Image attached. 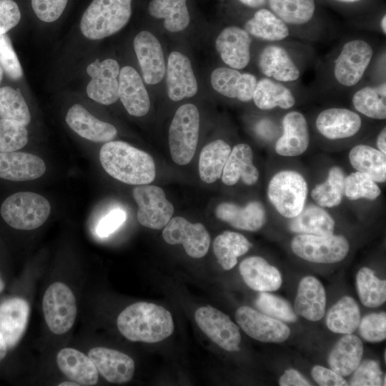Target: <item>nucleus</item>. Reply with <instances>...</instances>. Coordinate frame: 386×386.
<instances>
[{
  "mask_svg": "<svg viewBox=\"0 0 386 386\" xmlns=\"http://www.w3.org/2000/svg\"><path fill=\"white\" fill-rule=\"evenodd\" d=\"M239 269L245 284L255 291L272 292L281 287V273L261 257L244 259Z\"/></svg>",
  "mask_w": 386,
  "mask_h": 386,
  "instance_id": "obj_27",
  "label": "nucleus"
},
{
  "mask_svg": "<svg viewBox=\"0 0 386 386\" xmlns=\"http://www.w3.org/2000/svg\"><path fill=\"white\" fill-rule=\"evenodd\" d=\"M0 66L13 80H18L22 77L21 64L13 49L11 41L6 34L0 35Z\"/></svg>",
  "mask_w": 386,
  "mask_h": 386,
  "instance_id": "obj_51",
  "label": "nucleus"
},
{
  "mask_svg": "<svg viewBox=\"0 0 386 386\" xmlns=\"http://www.w3.org/2000/svg\"><path fill=\"white\" fill-rule=\"evenodd\" d=\"M307 195V182L295 171L277 173L268 185L267 196L270 202L280 214L287 218H293L301 212Z\"/></svg>",
  "mask_w": 386,
  "mask_h": 386,
  "instance_id": "obj_6",
  "label": "nucleus"
},
{
  "mask_svg": "<svg viewBox=\"0 0 386 386\" xmlns=\"http://www.w3.org/2000/svg\"><path fill=\"white\" fill-rule=\"evenodd\" d=\"M119 65L113 59L102 61L96 59L86 68L87 74L91 77L86 86V94L94 101L109 105L119 99Z\"/></svg>",
  "mask_w": 386,
  "mask_h": 386,
  "instance_id": "obj_14",
  "label": "nucleus"
},
{
  "mask_svg": "<svg viewBox=\"0 0 386 386\" xmlns=\"http://www.w3.org/2000/svg\"><path fill=\"white\" fill-rule=\"evenodd\" d=\"M21 19L18 4L13 0H0V35L16 26Z\"/></svg>",
  "mask_w": 386,
  "mask_h": 386,
  "instance_id": "obj_53",
  "label": "nucleus"
},
{
  "mask_svg": "<svg viewBox=\"0 0 386 386\" xmlns=\"http://www.w3.org/2000/svg\"><path fill=\"white\" fill-rule=\"evenodd\" d=\"M131 14L132 0H92L81 16L80 29L89 39H102L124 27Z\"/></svg>",
  "mask_w": 386,
  "mask_h": 386,
  "instance_id": "obj_3",
  "label": "nucleus"
},
{
  "mask_svg": "<svg viewBox=\"0 0 386 386\" xmlns=\"http://www.w3.org/2000/svg\"><path fill=\"white\" fill-rule=\"evenodd\" d=\"M255 305L262 313L280 321L294 322L297 320L294 309L287 300L268 292L259 293Z\"/></svg>",
  "mask_w": 386,
  "mask_h": 386,
  "instance_id": "obj_46",
  "label": "nucleus"
},
{
  "mask_svg": "<svg viewBox=\"0 0 386 386\" xmlns=\"http://www.w3.org/2000/svg\"><path fill=\"white\" fill-rule=\"evenodd\" d=\"M363 345L352 334H345L335 345L328 357L330 369L342 377L351 375L361 362Z\"/></svg>",
  "mask_w": 386,
  "mask_h": 386,
  "instance_id": "obj_32",
  "label": "nucleus"
},
{
  "mask_svg": "<svg viewBox=\"0 0 386 386\" xmlns=\"http://www.w3.org/2000/svg\"><path fill=\"white\" fill-rule=\"evenodd\" d=\"M385 23H386V15H384L382 19V22H381V25H382V31L385 34L386 33V25H385Z\"/></svg>",
  "mask_w": 386,
  "mask_h": 386,
  "instance_id": "obj_61",
  "label": "nucleus"
},
{
  "mask_svg": "<svg viewBox=\"0 0 386 386\" xmlns=\"http://www.w3.org/2000/svg\"><path fill=\"white\" fill-rule=\"evenodd\" d=\"M167 89L169 98L174 102L194 96L198 90L190 60L184 54L172 51L167 65Z\"/></svg>",
  "mask_w": 386,
  "mask_h": 386,
  "instance_id": "obj_16",
  "label": "nucleus"
},
{
  "mask_svg": "<svg viewBox=\"0 0 386 386\" xmlns=\"http://www.w3.org/2000/svg\"><path fill=\"white\" fill-rule=\"evenodd\" d=\"M65 119L69 127L79 136L94 142H110L117 134L114 126L98 119L79 104L69 108Z\"/></svg>",
  "mask_w": 386,
  "mask_h": 386,
  "instance_id": "obj_23",
  "label": "nucleus"
},
{
  "mask_svg": "<svg viewBox=\"0 0 386 386\" xmlns=\"http://www.w3.org/2000/svg\"><path fill=\"white\" fill-rule=\"evenodd\" d=\"M245 30L249 34L268 41H280L289 36L286 24L274 13L261 9L245 24Z\"/></svg>",
  "mask_w": 386,
  "mask_h": 386,
  "instance_id": "obj_40",
  "label": "nucleus"
},
{
  "mask_svg": "<svg viewBox=\"0 0 386 386\" xmlns=\"http://www.w3.org/2000/svg\"><path fill=\"white\" fill-rule=\"evenodd\" d=\"M117 324L122 335L133 342H158L174 331L170 312L162 306L144 302L125 308L119 315Z\"/></svg>",
  "mask_w": 386,
  "mask_h": 386,
  "instance_id": "obj_2",
  "label": "nucleus"
},
{
  "mask_svg": "<svg viewBox=\"0 0 386 386\" xmlns=\"http://www.w3.org/2000/svg\"><path fill=\"white\" fill-rule=\"evenodd\" d=\"M127 214L122 209H114L99 222L96 233L99 237H107L115 232L126 220Z\"/></svg>",
  "mask_w": 386,
  "mask_h": 386,
  "instance_id": "obj_54",
  "label": "nucleus"
},
{
  "mask_svg": "<svg viewBox=\"0 0 386 386\" xmlns=\"http://www.w3.org/2000/svg\"><path fill=\"white\" fill-rule=\"evenodd\" d=\"M314 380L321 386H347L348 382L345 378L332 370L320 365H315L311 370Z\"/></svg>",
  "mask_w": 386,
  "mask_h": 386,
  "instance_id": "obj_55",
  "label": "nucleus"
},
{
  "mask_svg": "<svg viewBox=\"0 0 386 386\" xmlns=\"http://www.w3.org/2000/svg\"><path fill=\"white\" fill-rule=\"evenodd\" d=\"M252 99L258 108L264 110L275 107L287 109L295 104V99L288 88L268 78L257 82Z\"/></svg>",
  "mask_w": 386,
  "mask_h": 386,
  "instance_id": "obj_36",
  "label": "nucleus"
},
{
  "mask_svg": "<svg viewBox=\"0 0 386 386\" xmlns=\"http://www.w3.org/2000/svg\"><path fill=\"white\" fill-rule=\"evenodd\" d=\"M187 0H151L148 10L150 15L164 19V28L170 32L186 29L190 21Z\"/></svg>",
  "mask_w": 386,
  "mask_h": 386,
  "instance_id": "obj_37",
  "label": "nucleus"
},
{
  "mask_svg": "<svg viewBox=\"0 0 386 386\" xmlns=\"http://www.w3.org/2000/svg\"><path fill=\"white\" fill-rule=\"evenodd\" d=\"M344 194L351 200L360 198L374 200L380 195L381 190L369 175L356 172L345 177Z\"/></svg>",
  "mask_w": 386,
  "mask_h": 386,
  "instance_id": "obj_47",
  "label": "nucleus"
},
{
  "mask_svg": "<svg viewBox=\"0 0 386 386\" xmlns=\"http://www.w3.org/2000/svg\"><path fill=\"white\" fill-rule=\"evenodd\" d=\"M134 49L144 81L156 84L166 72L164 54L158 39L149 31H142L134 39Z\"/></svg>",
  "mask_w": 386,
  "mask_h": 386,
  "instance_id": "obj_15",
  "label": "nucleus"
},
{
  "mask_svg": "<svg viewBox=\"0 0 386 386\" xmlns=\"http://www.w3.org/2000/svg\"><path fill=\"white\" fill-rule=\"evenodd\" d=\"M360 311L357 302L350 296L342 297L330 310L327 325L332 332L352 334L359 326Z\"/></svg>",
  "mask_w": 386,
  "mask_h": 386,
  "instance_id": "obj_38",
  "label": "nucleus"
},
{
  "mask_svg": "<svg viewBox=\"0 0 386 386\" xmlns=\"http://www.w3.org/2000/svg\"><path fill=\"white\" fill-rule=\"evenodd\" d=\"M132 193L139 207V222L153 229L164 228L174 210L172 204L166 199L164 190L159 187L142 184L134 187Z\"/></svg>",
  "mask_w": 386,
  "mask_h": 386,
  "instance_id": "obj_9",
  "label": "nucleus"
},
{
  "mask_svg": "<svg viewBox=\"0 0 386 386\" xmlns=\"http://www.w3.org/2000/svg\"><path fill=\"white\" fill-rule=\"evenodd\" d=\"M326 292L322 284L313 276L303 277L299 283L294 310L298 316L316 322L325 315Z\"/></svg>",
  "mask_w": 386,
  "mask_h": 386,
  "instance_id": "obj_25",
  "label": "nucleus"
},
{
  "mask_svg": "<svg viewBox=\"0 0 386 386\" xmlns=\"http://www.w3.org/2000/svg\"><path fill=\"white\" fill-rule=\"evenodd\" d=\"M59 386H79V385L73 381H66L59 384Z\"/></svg>",
  "mask_w": 386,
  "mask_h": 386,
  "instance_id": "obj_60",
  "label": "nucleus"
},
{
  "mask_svg": "<svg viewBox=\"0 0 386 386\" xmlns=\"http://www.w3.org/2000/svg\"><path fill=\"white\" fill-rule=\"evenodd\" d=\"M291 248L297 256L305 260L331 264L344 259L350 246L347 239L341 235L300 234L292 239Z\"/></svg>",
  "mask_w": 386,
  "mask_h": 386,
  "instance_id": "obj_7",
  "label": "nucleus"
},
{
  "mask_svg": "<svg viewBox=\"0 0 386 386\" xmlns=\"http://www.w3.org/2000/svg\"><path fill=\"white\" fill-rule=\"evenodd\" d=\"M60 370L79 385H94L98 371L89 356L74 348H64L56 356Z\"/></svg>",
  "mask_w": 386,
  "mask_h": 386,
  "instance_id": "obj_30",
  "label": "nucleus"
},
{
  "mask_svg": "<svg viewBox=\"0 0 386 386\" xmlns=\"http://www.w3.org/2000/svg\"><path fill=\"white\" fill-rule=\"evenodd\" d=\"M242 4L252 8L262 7L265 4L266 0H239Z\"/></svg>",
  "mask_w": 386,
  "mask_h": 386,
  "instance_id": "obj_58",
  "label": "nucleus"
},
{
  "mask_svg": "<svg viewBox=\"0 0 386 386\" xmlns=\"http://www.w3.org/2000/svg\"><path fill=\"white\" fill-rule=\"evenodd\" d=\"M280 386H308L311 384L296 370L288 369L279 379Z\"/></svg>",
  "mask_w": 386,
  "mask_h": 386,
  "instance_id": "obj_56",
  "label": "nucleus"
},
{
  "mask_svg": "<svg viewBox=\"0 0 386 386\" xmlns=\"http://www.w3.org/2000/svg\"><path fill=\"white\" fill-rule=\"evenodd\" d=\"M3 71H3L2 68L0 66V83H1V81L2 80V78H3Z\"/></svg>",
  "mask_w": 386,
  "mask_h": 386,
  "instance_id": "obj_63",
  "label": "nucleus"
},
{
  "mask_svg": "<svg viewBox=\"0 0 386 386\" xmlns=\"http://www.w3.org/2000/svg\"><path fill=\"white\" fill-rule=\"evenodd\" d=\"M50 204L43 196L29 192L14 193L1 207L4 220L11 227L31 230L39 227L49 217Z\"/></svg>",
  "mask_w": 386,
  "mask_h": 386,
  "instance_id": "obj_4",
  "label": "nucleus"
},
{
  "mask_svg": "<svg viewBox=\"0 0 386 386\" xmlns=\"http://www.w3.org/2000/svg\"><path fill=\"white\" fill-rule=\"evenodd\" d=\"M29 303L20 297H13L0 304V332L7 348L15 347L22 337L28 322Z\"/></svg>",
  "mask_w": 386,
  "mask_h": 386,
  "instance_id": "obj_22",
  "label": "nucleus"
},
{
  "mask_svg": "<svg viewBox=\"0 0 386 386\" xmlns=\"http://www.w3.org/2000/svg\"><path fill=\"white\" fill-rule=\"evenodd\" d=\"M0 118L27 126L31 114L19 89L11 86L0 88Z\"/></svg>",
  "mask_w": 386,
  "mask_h": 386,
  "instance_id": "obj_45",
  "label": "nucleus"
},
{
  "mask_svg": "<svg viewBox=\"0 0 386 386\" xmlns=\"http://www.w3.org/2000/svg\"><path fill=\"white\" fill-rule=\"evenodd\" d=\"M357 111L375 119L386 118V84L367 86L358 90L352 97Z\"/></svg>",
  "mask_w": 386,
  "mask_h": 386,
  "instance_id": "obj_41",
  "label": "nucleus"
},
{
  "mask_svg": "<svg viewBox=\"0 0 386 386\" xmlns=\"http://www.w3.org/2000/svg\"><path fill=\"white\" fill-rule=\"evenodd\" d=\"M359 332L369 342H379L386 338V314L385 312L371 313L360 320Z\"/></svg>",
  "mask_w": 386,
  "mask_h": 386,
  "instance_id": "obj_50",
  "label": "nucleus"
},
{
  "mask_svg": "<svg viewBox=\"0 0 386 386\" xmlns=\"http://www.w3.org/2000/svg\"><path fill=\"white\" fill-rule=\"evenodd\" d=\"M252 39L245 29L236 26L224 28L217 36L215 46L222 61L231 68L242 69L250 61Z\"/></svg>",
  "mask_w": 386,
  "mask_h": 386,
  "instance_id": "obj_17",
  "label": "nucleus"
},
{
  "mask_svg": "<svg viewBox=\"0 0 386 386\" xmlns=\"http://www.w3.org/2000/svg\"><path fill=\"white\" fill-rule=\"evenodd\" d=\"M334 228L333 218L324 209L316 205L303 208L290 223V230L299 234L325 236L332 234Z\"/></svg>",
  "mask_w": 386,
  "mask_h": 386,
  "instance_id": "obj_33",
  "label": "nucleus"
},
{
  "mask_svg": "<svg viewBox=\"0 0 386 386\" xmlns=\"http://www.w3.org/2000/svg\"><path fill=\"white\" fill-rule=\"evenodd\" d=\"M269 4L284 23L296 25L308 22L315 9L314 0H269Z\"/></svg>",
  "mask_w": 386,
  "mask_h": 386,
  "instance_id": "obj_44",
  "label": "nucleus"
},
{
  "mask_svg": "<svg viewBox=\"0 0 386 386\" xmlns=\"http://www.w3.org/2000/svg\"><path fill=\"white\" fill-rule=\"evenodd\" d=\"M28 142L26 127L8 119H0V152H14Z\"/></svg>",
  "mask_w": 386,
  "mask_h": 386,
  "instance_id": "obj_48",
  "label": "nucleus"
},
{
  "mask_svg": "<svg viewBox=\"0 0 386 386\" xmlns=\"http://www.w3.org/2000/svg\"><path fill=\"white\" fill-rule=\"evenodd\" d=\"M89 357L98 372L109 382L125 383L134 375V362L123 352L98 347L90 350Z\"/></svg>",
  "mask_w": 386,
  "mask_h": 386,
  "instance_id": "obj_18",
  "label": "nucleus"
},
{
  "mask_svg": "<svg viewBox=\"0 0 386 386\" xmlns=\"http://www.w3.org/2000/svg\"><path fill=\"white\" fill-rule=\"evenodd\" d=\"M349 160L357 172L369 175L376 182L386 179V156L380 150L365 144L355 146L349 153Z\"/></svg>",
  "mask_w": 386,
  "mask_h": 386,
  "instance_id": "obj_35",
  "label": "nucleus"
},
{
  "mask_svg": "<svg viewBox=\"0 0 386 386\" xmlns=\"http://www.w3.org/2000/svg\"><path fill=\"white\" fill-rule=\"evenodd\" d=\"M350 380L352 386H380L385 385V375L379 363L372 360L362 362L357 366Z\"/></svg>",
  "mask_w": 386,
  "mask_h": 386,
  "instance_id": "obj_49",
  "label": "nucleus"
},
{
  "mask_svg": "<svg viewBox=\"0 0 386 386\" xmlns=\"http://www.w3.org/2000/svg\"><path fill=\"white\" fill-rule=\"evenodd\" d=\"M357 290L359 298L367 307H377L386 300V281L375 276L374 272L362 267L356 275Z\"/></svg>",
  "mask_w": 386,
  "mask_h": 386,
  "instance_id": "obj_42",
  "label": "nucleus"
},
{
  "mask_svg": "<svg viewBox=\"0 0 386 386\" xmlns=\"http://www.w3.org/2000/svg\"><path fill=\"white\" fill-rule=\"evenodd\" d=\"M377 145L379 150L386 154V129L384 127L380 132L377 139Z\"/></svg>",
  "mask_w": 386,
  "mask_h": 386,
  "instance_id": "obj_57",
  "label": "nucleus"
},
{
  "mask_svg": "<svg viewBox=\"0 0 386 386\" xmlns=\"http://www.w3.org/2000/svg\"><path fill=\"white\" fill-rule=\"evenodd\" d=\"M118 94L130 115L142 117L148 113L150 107L148 92L139 73L130 66L120 69Z\"/></svg>",
  "mask_w": 386,
  "mask_h": 386,
  "instance_id": "obj_19",
  "label": "nucleus"
},
{
  "mask_svg": "<svg viewBox=\"0 0 386 386\" xmlns=\"http://www.w3.org/2000/svg\"><path fill=\"white\" fill-rule=\"evenodd\" d=\"M235 319L247 335L262 342H282L290 335V329L284 322L248 306L239 307Z\"/></svg>",
  "mask_w": 386,
  "mask_h": 386,
  "instance_id": "obj_11",
  "label": "nucleus"
},
{
  "mask_svg": "<svg viewBox=\"0 0 386 386\" xmlns=\"http://www.w3.org/2000/svg\"><path fill=\"white\" fill-rule=\"evenodd\" d=\"M258 64L262 74L279 81H293L300 77V70L290 55L279 46L269 45L264 48Z\"/></svg>",
  "mask_w": 386,
  "mask_h": 386,
  "instance_id": "obj_31",
  "label": "nucleus"
},
{
  "mask_svg": "<svg viewBox=\"0 0 386 386\" xmlns=\"http://www.w3.org/2000/svg\"><path fill=\"white\" fill-rule=\"evenodd\" d=\"M4 283L0 277V293L4 290Z\"/></svg>",
  "mask_w": 386,
  "mask_h": 386,
  "instance_id": "obj_62",
  "label": "nucleus"
},
{
  "mask_svg": "<svg viewBox=\"0 0 386 386\" xmlns=\"http://www.w3.org/2000/svg\"><path fill=\"white\" fill-rule=\"evenodd\" d=\"M42 307L46 322L52 332L61 335L72 327L77 312L76 302L65 284L57 282L47 288Z\"/></svg>",
  "mask_w": 386,
  "mask_h": 386,
  "instance_id": "obj_8",
  "label": "nucleus"
},
{
  "mask_svg": "<svg viewBox=\"0 0 386 386\" xmlns=\"http://www.w3.org/2000/svg\"><path fill=\"white\" fill-rule=\"evenodd\" d=\"M210 81L213 89L218 93L242 102L252 99L257 82L253 74H242L235 69L227 67L214 69L211 74Z\"/></svg>",
  "mask_w": 386,
  "mask_h": 386,
  "instance_id": "obj_20",
  "label": "nucleus"
},
{
  "mask_svg": "<svg viewBox=\"0 0 386 386\" xmlns=\"http://www.w3.org/2000/svg\"><path fill=\"white\" fill-rule=\"evenodd\" d=\"M199 113L192 104H185L176 111L169 129V150L173 161L187 164L193 158L199 138Z\"/></svg>",
  "mask_w": 386,
  "mask_h": 386,
  "instance_id": "obj_5",
  "label": "nucleus"
},
{
  "mask_svg": "<svg viewBox=\"0 0 386 386\" xmlns=\"http://www.w3.org/2000/svg\"><path fill=\"white\" fill-rule=\"evenodd\" d=\"M252 161V150L248 144L235 145L231 150L223 169L221 176L223 183L232 186L242 179L247 185L254 184L258 180L259 172Z\"/></svg>",
  "mask_w": 386,
  "mask_h": 386,
  "instance_id": "obj_29",
  "label": "nucleus"
},
{
  "mask_svg": "<svg viewBox=\"0 0 386 386\" xmlns=\"http://www.w3.org/2000/svg\"><path fill=\"white\" fill-rule=\"evenodd\" d=\"M231 150L230 146L222 139L203 147L199 159V173L203 182L212 184L221 177Z\"/></svg>",
  "mask_w": 386,
  "mask_h": 386,
  "instance_id": "obj_34",
  "label": "nucleus"
},
{
  "mask_svg": "<svg viewBox=\"0 0 386 386\" xmlns=\"http://www.w3.org/2000/svg\"><path fill=\"white\" fill-rule=\"evenodd\" d=\"M345 179V174L341 168L332 167L327 180L317 184L312 190V198L320 207H333L339 205L344 194Z\"/></svg>",
  "mask_w": 386,
  "mask_h": 386,
  "instance_id": "obj_43",
  "label": "nucleus"
},
{
  "mask_svg": "<svg viewBox=\"0 0 386 386\" xmlns=\"http://www.w3.org/2000/svg\"><path fill=\"white\" fill-rule=\"evenodd\" d=\"M252 246L244 235L225 231L214 240L213 251L223 269L229 270L237 264V257L247 253Z\"/></svg>",
  "mask_w": 386,
  "mask_h": 386,
  "instance_id": "obj_39",
  "label": "nucleus"
},
{
  "mask_svg": "<svg viewBox=\"0 0 386 386\" xmlns=\"http://www.w3.org/2000/svg\"><path fill=\"white\" fill-rule=\"evenodd\" d=\"M104 169L113 178L129 184H148L155 178V164L147 152L127 142H106L99 152Z\"/></svg>",
  "mask_w": 386,
  "mask_h": 386,
  "instance_id": "obj_1",
  "label": "nucleus"
},
{
  "mask_svg": "<svg viewBox=\"0 0 386 386\" xmlns=\"http://www.w3.org/2000/svg\"><path fill=\"white\" fill-rule=\"evenodd\" d=\"M282 126L283 134L276 142V152L284 157H297L303 154L310 142L305 117L299 112H289L283 118Z\"/></svg>",
  "mask_w": 386,
  "mask_h": 386,
  "instance_id": "obj_24",
  "label": "nucleus"
},
{
  "mask_svg": "<svg viewBox=\"0 0 386 386\" xmlns=\"http://www.w3.org/2000/svg\"><path fill=\"white\" fill-rule=\"evenodd\" d=\"M36 16L45 22L57 20L64 11L68 0H31Z\"/></svg>",
  "mask_w": 386,
  "mask_h": 386,
  "instance_id": "obj_52",
  "label": "nucleus"
},
{
  "mask_svg": "<svg viewBox=\"0 0 386 386\" xmlns=\"http://www.w3.org/2000/svg\"><path fill=\"white\" fill-rule=\"evenodd\" d=\"M362 124L360 117L351 110L330 108L320 112L316 127L321 134L330 139H339L354 136Z\"/></svg>",
  "mask_w": 386,
  "mask_h": 386,
  "instance_id": "obj_26",
  "label": "nucleus"
},
{
  "mask_svg": "<svg viewBox=\"0 0 386 386\" xmlns=\"http://www.w3.org/2000/svg\"><path fill=\"white\" fill-rule=\"evenodd\" d=\"M46 171L44 162L26 152H0V177L6 180L23 182L41 177Z\"/></svg>",
  "mask_w": 386,
  "mask_h": 386,
  "instance_id": "obj_21",
  "label": "nucleus"
},
{
  "mask_svg": "<svg viewBox=\"0 0 386 386\" xmlns=\"http://www.w3.org/2000/svg\"><path fill=\"white\" fill-rule=\"evenodd\" d=\"M215 214L219 219L233 227L250 232L261 229L266 221L264 208L257 201L250 202L244 207L223 202L217 207Z\"/></svg>",
  "mask_w": 386,
  "mask_h": 386,
  "instance_id": "obj_28",
  "label": "nucleus"
},
{
  "mask_svg": "<svg viewBox=\"0 0 386 386\" xmlns=\"http://www.w3.org/2000/svg\"><path fill=\"white\" fill-rule=\"evenodd\" d=\"M162 236L169 244H182L187 254L201 258L208 252L210 236L201 223L192 224L182 217H175L164 227Z\"/></svg>",
  "mask_w": 386,
  "mask_h": 386,
  "instance_id": "obj_12",
  "label": "nucleus"
},
{
  "mask_svg": "<svg viewBox=\"0 0 386 386\" xmlns=\"http://www.w3.org/2000/svg\"><path fill=\"white\" fill-rule=\"evenodd\" d=\"M341 1H344V2H356V1H358L360 0H340Z\"/></svg>",
  "mask_w": 386,
  "mask_h": 386,
  "instance_id": "obj_64",
  "label": "nucleus"
},
{
  "mask_svg": "<svg viewBox=\"0 0 386 386\" xmlns=\"http://www.w3.org/2000/svg\"><path fill=\"white\" fill-rule=\"evenodd\" d=\"M194 318L199 327L214 343L224 350H239L241 335L239 327L221 311L211 307L197 310Z\"/></svg>",
  "mask_w": 386,
  "mask_h": 386,
  "instance_id": "obj_10",
  "label": "nucleus"
},
{
  "mask_svg": "<svg viewBox=\"0 0 386 386\" xmlns=\"http://www.w3.org/2000/svg\"><path fill=\"white\" fill-rule=\"evenodd\" d=\"M372 54L371 46L362 39L347 42L335 61L334 74L336 80L346 86L358 83L371 61Z\"/></svg>",
  "mask_w": 386,
  "mask_h": 386,
  "instance_id": "obj_13",
  "label": "nucleus"
},
{
  "mask_svg": "<svg viewBox=\"0 0 386 386\" xmlns=\"http://www.w3.org/2000/svg\"><path fill=\"white\" fill-rule=\"evenodd\" d=\"M7 349L4 339L0 332V360H3L6 356Z\"/></svg>",
  "mask_w": 386,
  "mask_h": 386,
  "instance_id": "obj_59",
  "label": "nucleus"
}]
</instances>
